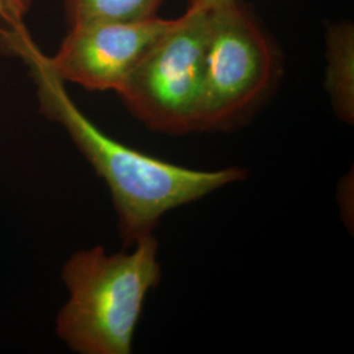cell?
<instances>
[{
    "instance_id": "obj_1",
    "label": "cell",
    "mask_w": 354,
    "mask_h": 354,
    "mask_svg": "<svg viewBox=\"0 0 354 354\" xmlns=\"http://www.w3.org/2000/svg\"><path fill=\"white\" fill-rule=\"evenodd\" d=\"M26 49L21 57L37 84L41 112L66 129L77 150L106 183L125 245L153 234L168 212L245 180L248 171L241 167L192 169L113 140L76 108L64 82L51 73L46 57L33 44Z\"/></svg>"
},
{
    "instance_id": "obj_2",
    "label": "cell",
    "mask_w": 354,
    "mask_h": 354,
    "mask_svg": "<svg viewBox=\"0 0 354 354\" xmlns=\"http://www.w3.org/2000/svg\"><path fill=\"white\" fill-rule=\"evenodd\" d=\"M133 245L117 253L97 245L66 261L70 298L57 315V335L76 353H131L145 299L162 279L153 234Z\"/></svg>"
},
{
    "instance_id": "obj_3",
    "label": "cell",
    "mask_w": 354,
    "mask_h": 354,
    "mask_svg": "<svg viewBox=\"0 0 354 354\" xmlns=\"http://www.w3.org/2000/svg\"><path fill=\"white\" fill-rule=\"evenodd\" d=\"M207 39L197 131H226L266 102L281 76V57L243 0H205Z\"/></svg>"
},
{
    "instance_id": "obj_4",
    "label": "cell",
    "mask_w": 354,
    "mask_h": 354,
    "mask_svg": "<svg viewBox=\"0 0 354 354\" xmlns=\"http://www.w3.org/2000/svg\"><path fill=\"white\" fill-rule=\"evenodd\" d=\"M206 39L207 4L190 0L187 12L175 19L117 91L145 127L167 136L198 130Z\"/></svg>"
},
{
    "instance_id": "obj_5",
    "label": "cell",
    "mask_w": 354,
    "mask_h": 354,
    "mask_svg": "<svg viewBox=\"0 0 354 354\" xmlns=\"http://www.w3.org/2000/svg\"><path fill=\"white\" fill-rule=\"evenodd\" d=\"M175 23L155 17L142 23H89L71 26L54 57L51 73L89 91L117 92L143 55Z\"/></svg>"
},
{
    "instance_id": "obj_6",
    "label": "cell",
    "mask_w": 354,
    "mask_h": 354,
    "mask_svg": "<svg viewBox=\"0 0 354 354\" xmlns=\"http://www.w3.org/2000/svg\"><path fill=\"white\" fill-rule=\"evenodd\" d=\"M354 33L348 23L330 26L327 35L326 88L336 115L345 124L354 120Z\"/></svg>"
},
{
    "instance_id": "obj_7",
    "label": "cell",
    "mask_w": 354,
    "mask_h": 354,
    "mask_svg": "<svg viewBox=\"0 0 354 354\" xmlns=\"http://www.w3.org/2000/svg\"><path fill=\"white\" fill-rule=\"evenodd\" d=\"M165 0H64L70 26L89 23H142L158 17Z\"/></svg>"
},
{
    "instance_id": "obj_8",
    "label": "cell",
    "mask_w": 354,
    "mask_h": 354,
    "mask_svg": "<svg viewBox=\"0 0 354 354\" xmlns=\"http://www.w3.org/2000/svg\"><path fill=\"white\" fill-rule=\"evenodd\" d=\"M30 4L32 0H0V20L6 24V28L0 30V35L24 30L23 20Z\"/></svg>"
}]
</instances>
